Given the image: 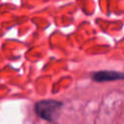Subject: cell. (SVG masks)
Masks as SVG:
<instances>
[{
    "label": "cell",
    "instance_id": "2",
    "mask_svg": "<svg viewBox=\"0 0 124 124\" xmlns=\"http://www.w3.org/2000/svg\"><path fill=\"white\" fill-rule=\"evenodd\" d=\"M92 78L98 82L111 81L117 79H124V74L114 71H100L93 75Z\"/></svg>",
    "mask_w": 124,
    "mask_h": 124
},
{
    "label": "cell",
    "instance_id": "1",
    "mask_svg": "<svg viewBox=\"0 0 124 124\" xmlns=\"http://www.w3.org/2000/svg\"><path fill=\"white\" fill-rule=\"evenodd\" d=\"M62 106L63 104L58 101H40L35 105V112L39 117L46 121H55L60 115Z\"/></svg>",
    "mask_w": 124,
    "mask_h": 124
}]
</instances>
